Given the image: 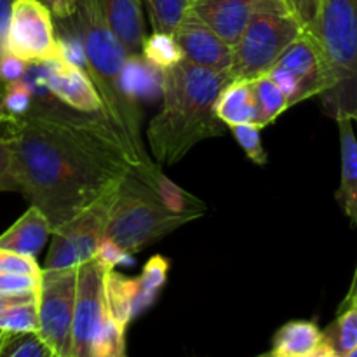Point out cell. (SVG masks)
I'll use <instances>...</instances> for the list:
<instances>
[{"instance_id": "1", "label": "cell", "mask_w": 357, "mask_h": 357, "mask_svg": "<svg viewBox=\"0 0 357 357\" xmlns=\"http://www.w3.org/2000/svg\"><path fill=\"white\" fill-rule=\"evenodd\" d=\"M10 150L17 192L52 230L114 194L131 173L145 178L159 167L143 162L103 115L52 101L33 103L16 119Z\"/></svg>"}, {"instance_id": "2", "label": "cell", "mask_w": 357, "mask_h": 357, "mask_svg": "<svg viewBox=\"0 0 357 357\" xmlns=\"http://www.w3.org/2000/svg\"><path fill=\"white\" fill-rule=\"evenodd\" d=\"M230 80V73L185 59L160 72L162 108L146 129L150 153L159 166H173L195 145L223 135L227 126L216 117L215 103Z\"/></svg>"}, {"instance_id": "3", "label": "cell", "mask_w": 357, "mask_h": 357, "mask_svg": "<svg viewBox=\"0 0 357 357\" xmlns=\"http://www.w3.org/2000/svg\"><path fill=\"white\" fill-rule=\"evenodd\" d=\"M68 20L75 26L84 68L103 105L101 115L143 162H152L143 145L138 96L129 86L128 52L107 26L94 0H80Z\"/></svg>"}, {"instance_id": "4", "label": "cell", "mask_w": 357, "mask_h": 357, "mask_svg": "<svg viewBox=\"0 0 357 357\" xmlns=\"http://www.w3.org/2000/svg\"><path fill=\"white\" fill-rule=\"evenodd\" d=\"M307 33L316 42L328 73L321 96L324 114L351 119L357 112V0H319Z\"/></svg>"}, {"instance_id": "5", "label": "cell", "mask_w": 357, "mask_h": 357, "mask_svg": "<svg viewBox=\"0 0 357 357\" xmlns=\"http://www.w3.org/2000/svg\"><path fill=\"white\" fill-rule=\"evenodd\" d=\"M192 220V216L174 215L164 208L155 192L131 173L115 192L105 237L136 255Z\"/></svg>"}, {"instance_id": "6", "label": "cell", "mask_w": 357, "mask_h": 357, "mask_svg": "<svg viewBox=\"0 0 357 357\" xmlns=\"http://www.w3.org/2000/svg\"><path fill=\"white\" fill-rule=\"evenodd\" d=\"M302 31L281 0H258L250 23L232 47V80H251L267 73Z\"/></svg>"}, {"instance_id": "7", "label": "cell", "mask_w": 357, "mask_h": 357, "mask_svg": "<svg viewBox=\"0 0 357 357\" xmlns=\"http://www.w3.org/2000/svg\"><path fill=\"white\" fill-rule=\"evenodd\" d=\"M33 96V103L58 100L80 114H100L103 110L98 91L84 66L75 65L61 54L38 63H28L23 77Z\"/></svg>"}, {"instance_id": "8", "label": "cell", "mask_w": 357, "mask_h": 357, "mask_svg": "<svg viewBox=\"0 0 357 357\" xmlns=\"http://www.w3.org/2000/svg\"><path fill=\"white\" fill-rule=\"evenodd\" d=\"M79 267L44 271L38 282V335L56 357L72 356L73 312H75Z\"/></svg>"}, {"instance_id": "9", "label": "cell", "mask_w": 357, "mask_h": 357, "mask_svg": "<svg viewBox=\"0 0 357 357\" xmlns=\"http://www.w3.org/2000/svg\"><path fill=\"white\" fill-rule=\"evenodd\" d=\"M115 192L105 195L72 220L52 230L51 246L45 257V265L42 267L44 271L80 267L86 261L93 260L98 244L105 236L108 211Z\"/></svg>"}, {"instance_id": "10", "label": "cell", "mask_w": 357, "mask_h": 357, "mask_svg": "<svg viewBox=\"0 0 357 357\" xmlns=\"http://www.w3.org/2000/svg\"><path fill=\"white\" fill-rule=\"evenodd\" d=\"M275 86L284 93L289 108L314 96H323L328 89V73L317 51L316 42L302 31L286 51L279 56L267 73Z\"/></svg>"}, {"instance_id": "11", "label": "cell", "mask_w": 357, "mask_h": 357, "mask_svg": "<svg viewBox=\"0 0 357 357\" xmlns=\"http://www.w3.org/2000/svg\"><path fill=\"white\" fill-rule=\"evenodd\" d=\"M6 51L26 63L54 58L59 52L52 14L38 0H16L10 13Z\"/></svg>"}, {"instance_id": "12", "label": "cell", "mask_w": 357, "mask_h": 357, "mask_svg": "<svg viewBox=\"0 0 357 357\" xmlns=\"http://www.w3.org/2000/svg\"><path fill=\"white\" fill-rule=\"evenodd\" d=\"M103 275L105 268L94 258L79 267L70 357H89L91 345L108 319Z\"/></svg>"}, {"instance_id": "13", "label": "cell", "mask_w": 357, "mask_h": 357, "mask_svg": "<svg viewBox=\"0 0 357 357\" xmlns=\"http://www.w3.org/2000/svg\"><path fill=\"white\" fill-rule=\"evenodd\" d=\"M171 35L180 45L185 61L230 73L232 47L192 13H187Z\"/></svg>"}, {"instance_id": "14", "label": "cell", "mask_w": 357, "mask_h": 357, "mask_svg": "<svg viewBox=\"0 0 357 357\" xmlns=\"http://www.w3.org/2000/svg\"><path fill=\"white\" fill-rule=\"evenodd\" d=\"M258 0H194L188 13L208 24L230 47L237 44L250 23Z\"/></svg>"}, {"instance_id": "15", "label": "cell", "mask_w": 357, "mask_h": 357, "mask_svg": "<svg viewBox=\"0 0 357 357\" xmlns=\"http://www.w3.org/2000/svg\"><path fill=\"white\" fill-rule=\"evenodd\" d=\"M101 17L117 37L129 58L142 56L146 38L142 0H94Z\"/></svg>"}, {"instance_id": "16", "label": "cell", "mask_w": 357, "mask_h": 357, "mask_svg": "<svg viewBox=\"0 0 357 357\" xmlns=\"http://www.w3.org/2000/svg\"><path fill=\"white\" fill-rule=\"evenodd\" d=\"M52 229L40 209L30 206L6 232L0 236V250L37 257L51 237Z\"/></svg>"}, {"instance_id": "17", "label": "cell", "mask_w": 357, "mask_h": 357, "mask_svg": "<svg viewBox=\"0 0 357 357\" xmlns=\"http://www.w3.org/2000/svg\"><path fill=\"white\" fill-rule=\"evenodd\" d=\"M215 114L227 128L239 124L260 126V114L251 80H230L216 98Z\"/></svg>"}, {"instance_id": "18", "label": "cell", "mask_w": 357, "mask_h": 357, "mask_svg": "<svg viewBox=\"0 0 357 357\" xmlns=\"http://www.w3.org/2000/svg\"><path fill=\"white\" fill-rule=\"evenodd\" d=\"M337 124L342 155V178L337 201L342 211L357 225V138L351 119H338Z\"/></svg>"}, {"instance_id": "19", "label": "cell", "mask_w": 357, "mask_h": 357, "mask_svg": "<svg viewBox=\"0 0 357 357\" xmlns=\"http://www.w3.org/2000/svg\"><path fill=\"white\" fill-rule=\"evenodd\" d=\"M103 291L108 316L128 330L129 323L135 319V300L138 293L136 278H128L115 268H108L103 275Z\"/></svg>"}, {"instance_id": "20", "label": "cell", "mask_w": 357, "mask_h": 357, "mask_svg": "<svg viewBox=\"0 0 357 357\" xmlns=\"http://www.w3.org/2000/svg\"><path fill=\"white\" fill-rule=\"evenodd\" d=\"M323 342V331L312 321H289L279 328L272 340V354L278 357H303Z\"/></svg>"}, {"instance_id": "21", "label": "cell", "mask_w": 357, "mask_h": 357, "mask_svg": "<svg viewBox=\"0 0 357 357\" xmlns=\"http://www.w3.org/2000/svg\"><path fill=\"white\" fill-rule=\"evenodd\" d=\"M142 180V178H139ZM142 181H145L155 195L159 197V201L162 202L164 208L169 209L174 215H185L192 216V218H199L206 213V204L202 201H199L197 197H194L192 194L185 192L183 188L178 187L174 181H171L166 174L160 171V167H157L150 176L143 178Z\"/></svg>"}, {"instance_id": "22", "label": "cell", "mask_w": 357, "mask_h": 357, "mask_svg": "<svg viewBox=\"0 0 357 357\" xmlns=\"http://www.w3.org/2000/svg\"><path fill=\"white\" fill-rule=\"evenodd\" d=\"M167 274H169V260L160 255H153L143 267L139 278H136L138 282V293L135 300V317L145 312L150 305L157 300L159 293L167 282Z\"/></svg>"}, {"instance_id": "23", "label": "cell", "mask_w": 357, "mask_h": 357, "mask_svg": "<svg viewBox=\"0 0 357 357\" xmlns=\"http://www.w3.org/2000/svg\"><path fill=\"white\" fill-rule=\"evenodd\" d=\"M323 340L333 349L337 357H347L357 349V309L347 307L323 331Z\"/></svg>"}, {"instance_id": "24", "label": "cell", "mask_w": 357, "mask_h": 357, "mask_svg": "<svg viewBox=\"0 0 357 357\" xmlns=\"http://www.w3.org/2000/svg\"><path fill=\"white\" fill-rule=\"evenodd\" d=\"M251 84H253L255 100L258 105V114H260V128H265L278 121L288 110V100L284 93L275 86L274 80L268 79L267 75L251 79Z\"/></svg>"}, {"instance_id": "25", "label": "cell", "mask_w": 357, "mask_h": 357, "mask_svg": "<svg viewBox=\"0 0 357 357\" xmlns=\"http://www.w3.org/2000/svg\"><path fill=\"white\" fill-rule=\"evenodd\" d=\"M142 58L150 66L162 72V70H167L183 61V52L173 38V35L164 33V31H152V35H146L145 38Z\"/></svg>"}, {"instance_id": "26", "label": "cell", "mask_w": 357, "mask_h": 357, "mask_svg": "<svg viewBox=\"0 0 357 357\" xmlns=\"http://www.w3.org/2000/svg\"><path fill=\"white\" fill-rule=\"evenodd\" d=\"M0 330L6 333H38V312L35 296L20 300L2 310Z\"/></svg>"}, {"instance_id": "27", "label": "cell", "mask_w": 357, "mask_h": 357, "mask_svg": "<svg viewBox=\"0 0 357 357\" xmlns=\"http://www.w3.org/2000/svg\"><path fill=\"white\" fill-rule=\"evenodd\" d=\"M194 0H145L153 31L173 33L181 20L187 16Z\"/></svg>"}, {"instance_id": "28", "label": "cell", "mask_w": 357, "mask_h": 357, "mask_svg": "<svg viewBox=\"0 0 357 357\" xmlns=\"http://www.w3.org/2000/svg\"><path fill=\"white\" fill-rule=\"evenodd\" d=\"M0 357H56L38 333H7Z\"/></svg>"}, {"instance_id": "29", "label": "cell", "mask_w": 357, "mask_h": 357, "mask_svg": "<svg viewBox=\"0 0 357 357\" xmlns=\"http://www.w3.org/2000/svg\"><path fill=\"white\" fill-rule=\"evenodd\" d=\"M260 129V126L255 124H239L232 126L230 131H232L234 138L237 139L241 149L244 150L248 159L257 166H265L267 164V152H265L264 143H261Z\"/></svg>"}, {"instance_id": "30", "label": "cell", "mask_w": 357, "mask_h": 357, "mask_svg": "<svg viewBox=\"0 0 357 357\" xmlns=\"http://www.w3.org/2000/svg\"><path fill=\"white\" fill-rule=\"evenodd\" d=\"M31 105H33V96L28 87V84L23 79L16 80V82L6 84V91H3V114L9 117H23L30 112Z\"/></svg>"}, {"instance_id": "31", "label": "cell", "mask_w": 357, "mask_h": 357, "mask_svg": "<svg viewBox=\"0 0 357 357\" xmlns=\"http://www.w3.org/2000/svg\"><path fill=\"white\" fill-rule=\"evenodd\" d=\"M40 278L14 272H0V295L2 296H35Z\"/></svg>"}, {"instance_id": "32", "label": "cell", "mask_w": 357, "mask_h": 357, "mask_svg": "<svg viewBox=\"0 0 357 357\" xmlns=\"http://www.w3.org/2000/svg\"><path fill=\"white\" fill-rule=\"evenodd\" d=\"M94 260L108 271V268H115L121 264H131L132 255L128 253L126 250H122L119 244H115L114 241L108 239L103 236V239L100 241L96 248V253H94Z\"/></svg>"}, {"instance_id": "33", "label": "cell", "mask_w": 357, "mask_h": 357, "mask_svg": "<svg viewBox=\"0 0 357 357\" xmlns=\"http://www.w3.org/2000/svg\"><path fill=\"white\" fill-rule=\"evenodd\" d=\"M281 3L303 30L314 23L319 9V0H281Z\"/></svg>"}, {"instance_id": "34", "label": "cell", "mask_w": 357, "mask_h": 357, "mask_svg": "<svg viewBox=\"0 0 357 357\" xmlns=\"http://www.w3.org/2000/svg\"><path fill=\"white\" fill-rule=\"evenodd\" d=\"M0 192H17V185L13 174L10 138H0Z\"/></svg>"}, {"instance_id": "35", "label": "cell", "mask_w": 357, "mask_h": 357, "mask_svg": "<svg viewBox=\"0 0 357 357\" xmlns=\"http://www.w3.org/2000/svg\"><path fill=\"white\" fill-rule=\"evenodd\" d=\"M28 63L23 61L17 56L10 54V52L3 51L0 54V80L3 84L16 82V80H21L26 73Z\"/></svg>"}, {"instance_id": "36", "label": "cell", "mask_w": 357, "mask_h": 357, "mask_svg": "<svg viewBox=\"0 0 357 357\" xmlns=\"http://www.w3.org/2000/svg\"><path fill=\"white\" fill-rule=\"evenodd\" d=\"M38 2L44 3V6L51 10L52 17L68 20V17L75 13L80 0H38Z\"/></svg>"}, {"instance_id": "37", "label": "cell", "mask_w": 357, "mask_h": 357, "mask_svg": "<svg viewBox=\"0 0 357 357\" xmlns=\"http://www.w3.org/2000/svg\"><path fill=\"white\" fill-rule=\"evenodd\" d=\"M16 0H0V54L6 51V37L7 28H9L10 13Z\"/></svg>"}, {"instance_id": "38", "label": "cell", "mask_w": 357, "mask_h": 357, "mask_svg": "<svg viewBox=\"0 0 357 357\" xmlns=\"http://www.w3.org/2000/svg\"><path fill=\"white\" fill-rule=\"evenodd\" d=\"M16 128V119L9 115H0V138H10Z\"/></svg>"}, {"instance_id": "39", "label": "cell", "mask_w": 357, "mask_h": 357, "mask_svg": "<svg viewBox=\"0 0 357 357\" xmlns=\"http://www.w3.org/2000/svg\"><path fill=\"white\" fill-rule=\"evenodd\" d=\"M303 357H337V354H335L333 349H331L330 345L323 340L316 349H314L312 352H309V354L303 356Z\"/></svg>"}, {"instance_id": "40", "label": "cell", "mask_w": 357, "mask_h": 357, "mask_svg": "<svg viewBox=\"0 0 357 357\" xmlns=\"http://www.w3.org/2000/svg\"><path fill=\"white\" fill-rule=\"evenodd\" d=\"M23 298H28V296H2L0 295V312H2V310H6L7 307L13 305V303L20 302V300H23Z\"/></svg>"}, {"instance_id": "41", "label": "cell", "mask_w": 357, "mask_h": 357, "mask_svg": "<svg viewBox=\"0 0 357 357\" xmlns=\"http://www.w3.org/2000/svg\"><path fill=\"white\" fill-rule=\"evenodd\" d=\"M352 298H357V268H356L354 279H352L351 289H349V293H347V296H345L344 302H347V300H352Z\"/></svg>"}, {"instance_id": "42", "label": "cell", "mask_w": 357, "mask_h": 357, "mask_svg": "<svg viewBox=\"0 0 357 357\" xmlns=\"http://www.w3.org/2000/svg\"><path fill=\"white\" fill-rule=\"evenodd\" d=\"M3 91H6V84L0 80V115H3V110H2V107H3Z\"/></svg>"}, {"instance_id": "43", "label": "cell", "mask_w": 357, "mask_h": 357, "mask_svg": "<svg viewBox=\"0 0 357 357\" xmlns=\"http://www.w3.org/2000/svg\"><path fill=\"white\" fill-rule=\"evenodd\" d=\"M347 307H356V309H357V298L347 300V302H344V303H342L340 310H342V309H347Z\"/></svg>"}, {"instance_id": "44", "label": "cell", "mask_w": 357, "mask_h": 357, "mask_svg": "<svg viewBox=\"0 0 357 357\" xmlns=\"http://www.w3.org/2000/svg\"><path fill=\"white\" fill-rule=\"evenodd\" d=\"M6 331H2V330H0V345H2V342H3V338H6Z\"/></svg>"}, {"instance_id": "45", "label": "cell", "mask_w": 357, "mask_h": 357, "mask_svg": "<svg viewBox=\"0 0 357 357\" xmlns=\"http://www.w3.org/2000/svg\"><path fill=\"white\" fill-rule=\"evenodd\" d=\"M258 357H278V356H274V354H272V352H268V354H264V356H258Z\"/></svg>"}, {"instance_id": "46", "label": "cell", "mask_w": 357, "mask_h": 357, "mask_svg": "<svg viewBox=\"0 0 357 357\" xmlns=\"http://www.w3.org/2000/svg\"><path fill=\"white\" fill-rule=\"evenodd\" d=\"M347 357H357V349H356V351H354V352H351V354H349Z\"/></svg>"}, {"instance_id": "47", "label": "cell", "mask_w": 357, "mask_h": 357, "mask_svg": "<svg viewBox=\"0 0 357 357\" xmlns=\"http://www.w3.org/2000/svg\"><path fill=\"white\" fill-rule=\"evenodd\" d=\"M352 122H357V112L354 115H352Z\"/></svg>"}]
</instances>
